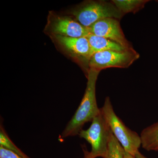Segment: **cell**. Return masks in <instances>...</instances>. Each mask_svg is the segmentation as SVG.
Here are the masks:
<instances>
[{
    "label": "cell",
    "mask_w": 158,
    "mask_h": 158,
    "mask_svg": "<svg viewBox=\"0 0 158 158\" xmlns=\"http://www.w3.org/2000/svg\"><path fill=\"white\" fill-rule=\"evenodd\" d=\"M100 72L89 69L87 75L88 81L84 97L73 116L62 132L61 138L78 135L85 123L92 122L94 118L100 114L101 109L98 106L96 97V82Z\"/></svg>",
    "instance_id": "cell-1"
},
{
    "label": "cell",
    "mask_w": 158,
    "mask_h": 158,
    "mask_svg": "<svg viewBox=\"0 0 158 158\" xmlns=\"http://www.w3.org/2000/svg\"><path fill=\"white\" fill-rule=\"evenodd\" d=\"M100 109L113 135L126 152L135 156L141 145V137L128 128L116 115L109 97L105 99L103 106Z\"/></svg>",
    "instance_id": "cell-2"
},
{
    "label": "cell",
    "mask_w": 158,
    "mask_h": 158,
    "mask_svg": "<svg viewBox=\"0 0 158 158\" xmlns=\"http://www.w3.org/2000/svg\"><path fill=\"white\" fill-rule=\"evenodd\" d=\"M70 14L87 28L104 19L111 18L119 20L124 15L111 1H86L76 7Z\"/></svg>",
    "instance_id": "cell-3"
},
{
    "label": "cell",
    "mask_w": 158,
    "mask_h": 158,
    "mask_svg": "<svg viewBox=\"0 0 158 158\" xmlns=\"http://www.w3.org/2000/svg\"><path fill=\"white\" fill-rule=\"evenodd\" d=\"M111 132L110 127L101 111L100 114L94 118L88 129L79 132L80 138L85 139L91 147L88 152L84 150V158H106Z\"/></svg>",
    "instance_id": "cell-4"
},
{
    "label": "cell",
    "mask_w": 158,
    "mask_h": 158,
    "mask_svg": "<svg viewBox=\"0 0 158 158\" xmlns=\"http://www.w3.org/2000/svg\"><path fill=\"white\" fill-rule=\"evenodd\" d=\"M140 58L135 49L123 52L107 51L94 54L89 61V69L101 71L110 68L129 67Z\"/></svg>",
    "instance_id": "cell-5"
},
{
    "label": "cell",
    "mask_w": 158,
    "mask_h": 158,
    "mask_svg": "<svg viewBox=\"0 0 158 158\" xmlns=\"http://www.w3.org/2000/svg\"><path fill=\"white\" fill-rule=\"evenodd\" d=\"M52 37L62 49L81 65L87 76L89 70V61L92 56L87 37H69L58 35Z\"/></svg>",
    "instance_id": "cell-6"
},
{
    "label": "cell",
    "mask_w": 158,
    "mask_h": 158,
    "mask_svg": "<svg viewBox=\"0 0 158 158\" xmlns=\"http://www.w3.org/2000/svg\"><path fill=\"white\" fill-rule=\"evenodd\" d=\"M47 28L52 36L82 37H87L90 34L89 29L82 26L75 19L67 16L51 15Z\"/></svg>",
    "instance_id": "cell-7"
},
{
    "label": "cell",
    "mask_w": 158,
    "mask_h": 158,
    "mask_svg": "<svg viewBox=\"0 0 158 158\" xmlns=\"http://www.w3.org/2000/svg\"><path fill=\"white\" fill-rule=\"evenodd\" d=\"M88 29L90 34L107 38L127 49H134L126 38L118 19L111 18L104 19L95 23Z\"/></svg>",
    "instance_id": "cell-8"
},
{
    "label": "cell",
    "mask_w": 158,
    "mask_h": 158,
    "mask_svg": "<svg viewBox=\"0 0 158 158\" xmlns=\"http://www.w3.org/2000/svg\"><path fill=\"white\" fill-rule=\"evenodd\" d=\"M90 44L92 56L98 52L114 51L123 52L128 50L123 46L105 37L90 34L87 37Z\"/></svg>",
    "instance_id": "cell-9"
},
{
    "label": "cell",
    "mask_w": 158,
    "mask_h": 158,
    "mask_svg": "<svg viewBox=\"0 0 158 158\" xmlns=\"http://www.w3.org/2000/svg\"><path fill=\"white\" fill-rule=\"evenodd\" d=\"M141 145L146 150L156 151L158 148V122L141 132Z\"/></svg>",
    "instance_id": "cell-10"
},
{
    "label": "cell",
    "mask_w": 158,
    "mask_h": 158,
    "mask_svg": "<svg viewBox=\"0 0 158 158\" xmlns=\"http://www.w3.org/2000/svg\"><path fill=\"white\" fill-rule=\"evenodd\" d=\"M149 2L147 0H113V5L123 14L136 13L143 9L145 4Z\"/></svg>",
    "instance_id": "cell-11"
},
{
    "label": "cell",
    "mask_w": 158,
    "mask_h": 158,
    "mask_svg": "<svg viewBox=\"0 0 158 158\" xmlns=\"http://www.w3.org/2000/svg\"><path fill=\"white\" fill-rule=\"evenodd\" d=\"M124 149L111 133L106 158H124Z\"/></svg>",
    "instance_id": "cell-12"
},
{
    "label": "cell",
    "mask_w": 158,
    "mask_h": 158,
    "mask_svg": "<svg viewBox=\"0 0 158 158\" xmlns=\"http://www.w3.org/2000/svg\"><path fill=\"white\" fill-rule=\"evenodd\" d=\"M0 146H2L6 149L13 152L23 158H30L26 155L23 152L11 141L2 126H1L0 130Z\"/></svg>",
    "instance_id": "cell-13"
},
{
    "label": "cell",
    "mask_w": 158,
    "mask_h": 158,
    "mask_svg": "<svg viewBox=\"0 0 158 158\" xmlns=\"http://www.w3.org/2000/svg\"><path fill=\"white\" fill-rule=\"evenodd\" d=\"M0 158H23L17 154L0 146Z\"/></svg>",
    "instance_id": "cell-14"
},
{
    "label": "cell",
    "mask_w": 158,
    "mask_h": 158,
    "mask_svg": "<svg viewBox=\"0 0 158 158\" xmlns=\"http://www.w3.org/2000/svg\"><path fill=\"white\" fill-rule=\"evenodd\" d=\"M135 158H147L145 156L142 155V154L139 152V151H138L136 152L135 155Z\"/></svg>",
    "instance_id": "cell-15"
},
{
    "label": "cell",
    "mask_w": 158,
    "mask_h": 158,
    "mask_svg": "<svg viewBox=\"0 0 158 158\" xmlns=\"http://www.w3.org/2000/svg\"><path fill=\"white\" fill-rule=\"evenodd\" d=\"M124 158H135V157L134 156L131 155L130 154L126 152L125 151Z\"/></svg>",
    "instance_id": "cell-16"
},
{
    "label": "cell",
    "mask_w": 158,
    "mask_h": 158,
    "mask_svg": "<svg viewBox=\"0 0 158 158\" xmlns=\"http://www.w3.org/2000/svg\"><path fill=\"white\" fill-rule=\"evenodd\" d=\"M156 151H158V148H157L156 150Z\"/></svg>",
    "instance_id": "cell-17"
},
{
    "label": "cell",
    "mask_w": 158,
    "mask_h": 158,
    "mask_svg": "<svg viewBox=\"0 0 158 158\" xmlns=\"http://www.w3.org/2000/svg\"></svg>",
    "instance_id": "cell-18"
}]
</instances>
